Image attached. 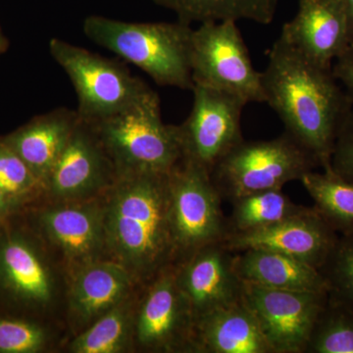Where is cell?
Returning <instances> with one entry per match:
<instances>
[{"label":"cell","instance_id":"13","mask_svg":"<svg viewBox=\"0 0 353 353\" xmlns=\"http://www.w3.org/2000/svg\"><path fill=\"white\" fill-rule=\"evenodd\" d=\"M328 297V292L272 290L243 283L241 301L252 311L274 353H305Z\"/></svg>","mask_w":353,"mask_h":353},{"label":"cell","instance_id":"1","mask_svg":"<svg viewBox=\"0 0 353 353\" xmlns=\"http://www.w3.org/2000/svg\"><path fill=\"white\" fill-rule=\"evenodd\" d=\"M265 103L278 114L285 132L330 167L336 134L352 101L332 69L322 68L279 37L261 72Z\"/></svg>","mask_w":353,"mask_h":353},{"label":"cell","instance_id":"4","mask_svg":"<svg viewBox=\"0 0 353 353\" xmlns=\"http://www.w3.org/2000/svg\"><path fill=\"white\" fill-rule=\"evenodd\" d=\"M115 168L126 173H170L183 159L178 126L165 124L157 92L128 109L94 123Z\"/></svg>","mask_w":353,"mask_h":353},{"label":"cell","instance_id":"18","mask_svg":"<svg viewBox=\"0 0 353 353\" xmlns=\"http://www.w3.org/2000/svg\"><path fill=\"white\" fill-rule=\"evenodd\" d=\"M134 276L114 260H97L76 269L68 290L69 312L79 326L95 320L131 296Z\"/></svg>","mask_w":353,"mask_h":353},{"label":"cell","instance_id":"7","mask_svg":"<svg viewBox=\"0 0 353 353\" xmlns=\"http://www.w3.org/2000/svg\"><path fill=\"white\" fill-rule=\"evenodd\" d=\"M17 217L0 225V308L31 317L52 305L57 283L46 243Z\"/></svg>","mask_w":353,"mask_h":353},{"label":"cell","instance_id":"23","mask_svg":"<svg viewBox=\"0 0 353 353\" xmlns=\"http://www.w3.org/2000/svg\"><path fill=\"white\" fill-rule=\"evenodd\" d=\"M138 301L127 297L95 320L77 336L69 352L74 353H119L126 352L134 341V314Z\"/></svg>","mask_w":353,"mask_h":353},{"label":"cell","instance_id":"15","mask_svg":"<svg viewBox=\"0 0 353 353\" xmlns=\"http://www.w3.org/2000/svg\"><path fill=\"white\" fill-rule=\"evenodd\" d=\"M234 252L223 241L196 250L176 265V279L194 323L217 309L240 303L243 283L234 270Z\"/></svg>","mask_w":353,"mask_h":353},{"label":"cell","instance_id":"28","mask_svg":"<svg viewBox=\"0 0 353 353\" xmlns=\"http://www.w3.org/2000/svg\"><path fill=\"white\" fill-rule=\"evenodd\" d=\"M319 271L329 297L353 309V233L339 236Z\"/></svg>","mask_w":353,"mask_h":353},{"label":"cell","instance_id":"27","mask_svg":"<svg viewBox=\"0 0 353 353\" xmlns=\"http://www.w3.org/2000/svg\"><path fill=\"white\" fill-rule=\"evenodd\" d=\"M0 189L17 214L34 208L44 196V187L12 148L0 139Z\"/></svg>","mask_w":353,"mask_h":353},{"label":"cell","instance_id":"31","mask_svg":"<svg viewBox=\"0 0 353 353\" xmlns=\"http://www.w3.org/2000/svg\"><path fill=\"white\" fill-rule=\"evenodd\" d=\"M332 72L353 105V43L334 60Z\"/></svg>","mask_w":353,"mask_h":353},{"label":"cell","instance_id":"6","mask_svg":"<svg viewBox=\"0 0 353 353\" xmlns=\"http://www.w3.org/2000/svg\"><path fill=\"white\" fill-rule=\"evenodd\" d=\"M48 48L75 90L79 119L88 124L124 112L154 92L115 60L57 38Z\"/></svg>","mask_w":353,"mask_h":353},{"label":"cell","instance_id":"9","mask_svg":"<svg viewBox=\"0 0 353 353\" xmlns=\"http://www.w3.org/2000/svg\"><path fill=\"white\" fill-rule=\"evenodd\" d=\"M171 217L178 264L196 250L223 241L227 218L209 172L183 159L170 172Z\"/></svg>","mask_w":353,"mask_h":353},{"label":"cell","instance_id":"24","mask_svg":"<svg viewBox=\"0 0 353 353\" xmlns=\"http://www.w3.org/2000/svg\"><path fill=\"white\" fill-rule=\"evenodd\" d=\"M314 201V208L336 233H353V183L336 175L330 167L311 171L301 179Z\"/></svg>","mask_w":353,"mask_h":353},{"label":"cell","instance_id":"20","mask_svg":"<svg viewBox=\"0 0 353 353\" xmlns=\"http://www.w3.org/2000/svg\"><path fill=\"white\" fill-rule=\"evenodd\" d=\"M194 352L274 353L252 311L243 301L196 320Z\"/></svg>","mask_w":353,"mask_h":353},{"label":"cell","instance_id":"34","mask_svg":"<svg viewBox=\"0 0 353 353\" xmlns=\"http://www.w3.org/2000/svg\"><path fill=\"white\" fill-rule=\"evenodd\" d=\"M8 39H7L6 34L2 31L1 27H0V55L6 52L7 48H8Z\"/></svg>","mask_w":353,"mask_h":353},{"label":"cell","instance_id":"16","mask_svg":"<svg viewBox=\"0 0 353 353\" xmlns=\"http://www.w3.org/2000/svg\"><path fill=\"white\" fill-rule=\"evenodd\" d=\"M338 239V233L314 208H306L303 212L272 226L229 234L223 243L234 252L262 248L283 253L319 270Z\"/></svg>","mask_w":353,"mask_h":353},{"label":"cell","instance_id":"22","mask_svg":"<svg viewBox=\"0 0 353 353\" xmlns=\"http://www.w3.org/2000/svg\"><path fill=\"white\" fill-rule=\"evenodd\" d=\"M155 6L171 11L176 20L194 23L241 20L270 25L277 13L278 0H152Z\"/></svg>","mask_w":353,"mask_h":353},{"label":"cell","instance_id":"8","mask_svg":"<svg viewBox=\"0 0 353 353\" xmlns=\"http://www.w3.org/2000/svg\"><path fill=\"white\" fill-rule=\"evenodd\" d=\"M194 85L240 97L246 103L265 102L261 73L253 67L236 22L199 24L192 32Z\"/></svg>","mask_w":353,"mask_h":353},{"label":"cell","instance_id":"29","mask_svg":"<svg viewBox=\"0 0 353 353\" xmlns=\"http://www.w3.org/2000/svg\"><path fill=\"white\" fill-rule=\"evenodd\" d=\"M43 325L29 316L0 314V353H39L50 343Z\"/></svg>","mask_w":353,"mask_h":353},{"label":"cell","instance_id":"19","mask_svg":"<svg viewBox=\"0 0 353 353\" xmlns=\"http://www.w3.org/2000/svg\"><path fill=\"white\" fill-rule=\"evenodd\" d=\"M79 121L76 110L57 108L0 139L22 158L44 187Z\"/></svg>","mask_w":353,"mask_h":353},{"label":"cell","instance_id":"12","mask_svg":"<svg viewBox=\"0 0 353 353\" xmlns=\"http://www.w3.org/2000/svg\"><path fill=\"white\" fill-rule=\"evenodd\" d=\"M194 315L174 265L148 283L137 303L134 343L150 352H194Z\"/></svg>","mask_w":353,"mask_h":353},{"label":"cell","instance_id":"3","mask_svg":"<svg viewBox=\"0 0 353 353\" xmlns=\"http://www.w3.org/2000/svg\"><path fill=\"white\" fill-rule=\"evenodd\" d=\"M88 39L143 70L157 85L192 90V26L125 22L92 15L83 20Z\"/></svg>","mask_w":353,"mask_h":353},{"label":"cell","instance_id":"32","mask_svg":"<svg viewBox=\"0 0 353 353\" xmlns=\"http://www.w3.org/2000/svg\"><path fill=\"white\" fill-rule=\"evenodd\" d=\"M16 211L14 210L12 205L9 202L4 192L0 189V225L8 222L9 220L17 216Z\"/></svg>","mask_w":353,"mask_h":353},{"label":"cell","instance_id":"26","mask_svg":"<svg viewBox=\"0 0 353 353\" xmlns=\"http://www.w3.org/2000/svg\"><path fill=\"white\" fill-rule=\"evenodd\" d=\"M305 353H353V309L328 297L311 331Z\"/></svg>","mask_w":353,"mask_h":353},{"label":"cell","instance_id":"10","mask_svg":"<svg viewBox=\"0 0 353 353\" xmlns=\"http://www.w3.org/2000/svg\"><path fill=\"white\" fill-rule=\"evenodd\" d=\"M102 196L27 211L30 227L63 255L73 271L108 255Z\"/></svg>","mask_w":353,"mask_h":353},{"label":"cell","instance_id":"5","mask_svg":"<svg viewBox=\"0 0 353 353\" xmlns=\"http://www.w3.org/2000/svg\"><path fill=\"white\" fill-rule=\"evenodd\" d=\"M320 167L319 162L288 132L269 141L243 139L210 172L221 199L233 202L240 197L283 189Z\"/></svg>","mask_w":353,"mask_h":353},{"label":"cell","instance_id":"11","mask_svg":"<svg viewBox=\"0 0 353 353\" xmlns=\"http://www.w3.org/2000/svg\"><path fill=\"white\" fill-rule=\"evenodd\" d=\"M189 117L179 125L183 159L210 174L215 165L243 141L241 120L246 102L233 94L194 85Z\"/></svg>","mask_w":353,"mask_h":353},{"label":"cell","instance_id":"14","mask_svg":"<svg viewBox=\"0 0 353 353\" xmlns=\"http://www.w3.org/2000/svg\"><path fill=\"white\" fill-rule=\"evenodd\" d=\"M115 179L112 161L94 128L80 120L44 183V197L53 202L94 199Z\"/></svg>","mask_w":353,"mask_h":353},{"label":"cell","instance_id":"30","mask_svg":"<svg viewBox=\"0 0 353 353\" xmlns=\"http://www.w3.org/2000/svg\"><path fill=\"white\" fill-rule=\"evenodd\" d=\"M330 168L336 175L353 183V105L336 134Z\"/></svg>","mask_w":353,"mask_h":353},{"label":"cell","instance_id":"21","mask_svg":"<svg viewBox=\"0 0 353 353\" xmlns=\"http://www.w3.org/2000/svg\"><path fill=\"white\" fill-rule=\"evenodd\" d=\"M234 270L243 283L266 289L328 292L318 269L283 253L250 248L234 253Z\"/></svg>","mask_w":353,"mask_h":353},{"label":"cell","instance_id":"17","mask_svg":"<svg viewBox=\"0 0 353 353\" xmlns=\"http://www.w3.org/2000/svg\"><path fill=\"white\" fill-rule=\"evenodd\" d=\"M280 38L313 63L332 69L350 44L345 0H297L296 16L283 26Z\"/></svg>","mask_w":353,"mask_h":353},{"label":"cell","instance_id":"25","mask_svg":"<svg viewBox=\"0 0 353 353\" xmlns=\"http://www.w3.org/2000/svg\"><path fill=\"white\" fill-rule=\"evenodd\" d=\"M232 204L233 210L227 218L228 234L263 229L299 214L306 208L290 201L283 189L255 192L240 197Z\"/></svg>","mask_w":353,"mask_h":353},{"label":"cell","instance_id":"2","mask_svg":"<svg viewBox=\"0 0 353 353\" xmlns=\"http://www.w3.org/2000/svg\"><path fill=\"white\" fill-rule=\"evenodd\" d=\"M102 196L108 259L146 284L178 264L170 173L119 174Z\"/></svg>","mask_w":353,"mask_h":353},{"label":"cell","instance_id":"33","mask_svg":"<svg viewBox=\"0 0 353 353\" xmlns=\"http://www.w3.org/2000/svg\"><path fill=\"white\" fill-rule=\"evenodd\" d=\"M350 22V43H353V0H345Z\"/></svg>","mask_w":353,"mask_h":353}]
</instances>
